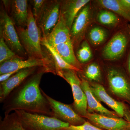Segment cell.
I'll use <instances>...</instances> for the list:
<instances>
[{"instance_id": "6da1fadb", "label": "cell", "mask_w": 130, "mask_h": 130, "mask_svg": "<svg viewBox=\"0 0 130 130\" xmlns=\"http://www.w3.org/2000/svg\"><path fill=\"white\" fill-rule=\"evenodd\" d=\"M48 72L41 68L14 89L3 103L5 115L12 111L21 110L52 117L50 105L40 86L43 74Z\"/></svg>"}, {"instance_id": "7a4b0ae2", "label": "cell", "mask_w": 130, "mask_h": 130, "mask_svg": "<svg viewBox=\"0 0 130 130\" xmlns=\"http://www.w3.org/2000/svg\"><path fill=\"white\" fill-rule=\"evenodd\" d=\"M20 41L29 58L45 59L41 46V31L29 7L27 25L25 28L15 26Z\"/></svg>"}, {"instance_id": "3957f363", "label": "cell", "mask_w": 130, "mask_h": 130, "mask_svg": "<svg viewBox=\"0 0 130 130\" xmlns=\"http://www.w3.org/2000/svg\"><path fill=\"white\" fill-rule=\"evenodd\" d=\"M14 113L19 121L26 130H64L70 124L54 117L21 110Z\"/></svg>"}, {"instance_id": "277c9868", "label": "cell", "mask_w": 130, "mask_h": 130, "mask_svg": "<svg viewBox=\"0 0 130 130\" xmlns=\"http://www.w3.org/2000/svg\"><path fill=\"white\" fill-rule=\"evenodd\" d=\"M107 78L112 94L130 105V79L120 68L111 67L107 70Z\"/></svg>"}, {"instance_id": "5b68a950", "label": "cell", "mask_w": 130, "mask_h": 130, "mask_svg": "<svg viewBox=\"0 0 130 130\" xmlns=\"http://www.w3.org/2000/svg\"><path fill=\"white\" fill-rule=\"evenodd\" d=\"M3 7L0 13V35L12 51L19 57L24 58L27 54L20 42L13 21L5 8Z\"/></svg>"}, {"instance_id": "8992f818", "label": "cell", "mask_w": 130, "mask_h": 130, "mask_svg": "<svg viewBox=\"0 0 130 130\" xmlns=\"http://www.w3.org/2000/svg\"><path fill=\"white\" fill-rule=\"evenodd\" d=\"M76 71L72 70H62L63 78L71 87L74 102L73 109L83 118H86L88 113L87 98L81 86V80Z\"/></svg>"}, {"instance_id": "52a82bcc", "label": "cell", "mask_w": 130, "mask_h": 130, "mask_svg": "<svg viewBox=\"0 0 130 130\" xmlns=\"http://www.w3.org/2000/svg\"><path fill=\"white\" fill-rule=\"evenodd\" d=\"M44 68L48 72L56 74L55 68L52 62L47 58L39 59L28 58L27 59L18 57L11 59L1 64L0 75L12 72L18 71L22 69L31 67Z\"/></svg>"}, {"instance_id": "ba28073f", "label": "cell", "mask_w": 130, "mask_h": 130, "mask_svg": "<svg viewBox=\"0 0 130 130\" xmlns=\"http://www.w3.org/2000/svg\"><path fill=\"white\" fill-rule=\"evenodd\" d=\"M130 43V33L124 30L119 31L114 35L104 47L103 57L106 60H119L125 54Z\"/></svg>"}, {"instance_id": "9c48e42d", "label": "cell", "mask_w": 130, "mask_h": 130, "mask_svg": "<svg viewBox=\"0 0 130 130\" xmlns=\"http://www.w3.org/2000/svg\"><path fill=\"white\" fill-rule=\"evenodd\" d=\"M41 90L50 105L52 117L72 125H81L86 121L84 118L75 111L71 106L54 100L47 95L41 89Z\"/></svg>"}, {"instance_id": "30bf717a", "label": "cell", "mask_w": 130, "mask_h": 130, "mask_svg": "<svg viewBox=\"0 0 130 130\" xmlns=\"http://www.w3.org/2000/svg\"><path fill=\"white\" fill-rule=\"evenodd\" d=\"M91 19V8L89 3L80 10L70 29L71 41L74 47H78L83 40Z\"/></svg>"}, {"instance_id": "8fae6325", "label": "cell", "mask_w": 130, "mask_h": 130, "mask_svg": "<svg viewBox=\"0 0 130 130\" xmlns=\"http://www.w3.org/2000/svg\"><path fill=\"white\" fill-rule=\"evenodd\" d=\"M61 1H47L37 24L46 37L58 23L60 15Z\"/></svg>"}, {"instance_id": "7c38bea8", "label": "cell", "mask_w": 130, "mask_h": 130, "mask_svg": "<svg viewBox=\"0 0 130 130\" xmlns=\"http://www.w3.org/2000/svg\"><path fill=\"white\" fill-rule=\"evenodd\" d=\"M86 118L98 128L104 130H130V123L123 118H115L95 113H89Z\"/></svg>"}, {"instance_id": "4fadbf2b", "label": "cell", "mask_w": 130, "mask_h": 130, "mask_svg": "<svg viewBox=\"0 0 130 130\" xmlns=\"http://www.w3.org/2000/svg\"><path fill=\"white\" fill-rule=\"evenodd\" d=\"M5 8L9 13V16L17 27L25 28L28 16V1L26 0L3 1Z\"/></svg>"}, {"instance_id": "5bb4252c", "label": "cell", "mask_w": 130, "mask_h": 130, "mask_svg": "<svg viewBox=\"0 0 130 130\" xmlns=\"http://www.w3.org/2000/svg\"><path fill=\"white\" fill-rule=\"evenodd\" d=\"M38 68L31 67L22 69L0 84V102L3 103L14 89L19 86L28 77L36 72Z\"/></svg>"}, {"instance_id": "9a60e30c", "label": "cell", "mask_w": 130, "mask_h": 130, "mask_svg": "<svg viewBox=\"0 0 130 130\" xmlns=\"http://www.w3.org/2000/svg\"><path fill=\"white\" fill-rule=\"evenodd\" d=\"M90 84L93 95L99 102H103L114 111L120 118L124 117L127 108L123 103L118 101L108 94L104 86L98 83Z\"/></svg>"}, {"instance_id": "2e32d148", "label": "cell", "mask_w": 130, "mask_h": 130, "mask_svg": "<svg viewBox=\"0 0 130 130\" xmlns=\"http://www.w3.org/2000/svg\"><path fill=\"white\" fill-rule=\"evenodd\" d=\"M81 86L85 93L87 98L88 111L89 113H95L112 118H119L115 112L111 111L105 107L93 95L89 81L81 77Z\"/></svg>"}, {"instance_id": "e0dca14e", "label": "cell", "mask_w": 130, "mask_h": 130, "mask_svg": "<svg viewBox=\"0 0 130 130\" xmlns=\"http://www.w3.org/2000/svg\"><path fill=\"white\" fill-rule=\"evenodd\" d=\"M43 38L51 46L71 41L70 29L60 12L59 18L55 27L46 37Z\"/></svg>"}, {"instance_id": "ac0fdd59", "label": "cell", "mask_w": 130, "mask_h": 130, "mask_svg": "<svg viewBox=\"0 0 130 130\" xmlns=\"http://www.w3.org/2000/svg\"><path fill=\"white\" fill-rule=\"evenodd\" d=\"M90 1L89 0H68L61 1L60 12L70 29L80 10Z\"/></svg>"}, {"instance_id": "d6986e66", "label": "cell", "mask_w": 130, "mask_h": 130, "mask_svg": "<svg viewBox=\"0 0 130 130\" xmlns=\"http://www.w3.org/2000/svg\"><path fill=\"white\" fill-rule=\"evenodd\" d=\"M53 47L68 64L83 71L82 66L78 60L74 51V46L71 41L61 43L53 46Z\"/></svg>"}, {"instance_id": "ffe728a7", "label": "cell", "mask_w": 130, "mask_h": 130, "mask_svg": "<svg viewBox=\"0 0 130 130\" xmlns=\"http://www.w3.org/2000/svg\"><path fill=\"white\" fill-rule=\"evenodd\" d=\"M41 44L46 48L52 56L56 74L63 77L62 70H73L79 72V70L65 61L54 48L48 43L44 38L42 37Z\"/></svg>"}, {"instance_id": "44dd1931", "label": "cell", "mask_w": 130, "mask_h": 130, "mask_svg": "<svg viewBox=\"0 0 130 130\" xmlns=\"http://www.w3.org/2000/svg\"><path fill=\"white\" fill-rule=\"evenodd\" d=\"M97 2L103 8L113 12L130 22V11L124 7L119 0H100Z\"/></svg>"}, {"instance_id": "7402d4cb", "label": "cell", "mask_w": 130, "mask_h": 130, "mask_svg": "<svg viewBox=\"0 0 130 130\" xmlns=\"http://www.w3.org/2000/svg\"><path fill=\"white\" fill-rule=\"evenodd\" d=\"M96 20L99 23L108 27L116 26L120 20L117 14L108 9H102L98 13Z\"/></svg>"}, {"instance_id": "603a6c76", "label": "cell", "mask_w": 130, "mask_h": 130, "mask_svg": "<svg viewBox=\"0 0 130 130\" xmlns=\"http://www.w3.org/2000/svg\"><path fill=\"white\" fill-rule=\"evenodd\" d=\"M108 36V32L105 28L100 26H95L90 30L88 37L93 46H100L105 42Z\"/></svg>"}, {"instance_id": "cb8c5ba5", "label": "cell", "mask_w": 130, "mask_h": 130, "mask_svg": "<svg viewBox=\"0 0 130 130\" xmlns=\"http://www.w3.org/2000/svg\"><path fill=\"white\" fill-rule=\"evenodd\" d=\"M0 130H26L17 118L14 112L5 115L0 120Z\"/></svg>"}, {"instance_id": "d4e9b609", "label": "cell", "mask_w": 130, "mask_h": 130, "mask_svg": "<svg viewBox=\"0 0 130 130\" xmlns=\"http://www.w3.org/2000/svg\"><path fill=\"white\" fill-rule=\"evenodd\" d=\"M85 79L88 81L97 83L101 81L102 75L99 65L96 63H90L83 70Z\"/></svg>"}, {"instance_id": "484cf974", "label": "cell", "mask_w": 130, "mask_h": 130, "mask_svg": "<svg viewBox=\"0 0 130 130\" xmlns=\"http://www.w3.org/2000/svg\"><path fill=\"white\" fill-rule=\"evenodd\" d=\"M76 56L81 64H86L92 59L93 53L90 46L86 40L81 42L78 47Z\"/></svg>"}, {"instance_id": "4316f807", "label": "cell", "mask_w": 130, "mask_h": 130, "mask_svg": "<svg viewBox=\"0 0 130 130\" xmlns=\"http://www.w3.org/2000/svg\"><path fill=\"white\" fill-rule=\"evenodd\" d=\"M19 57L11 49L0 35V64L11 59Z\"/></svg>"}, {"instance_id": "83f0119b", "label": "cell", "mask_w": 130, "mask_h": 130, "mask_svg": "<svg viewBox=\"0 0 130 130\" xmlns=\"http://www.w3.org/2000/svg\"><path fill=\"white\" fill-rule=\"evenodd\" d=\"M47 1L44 0H34L32 1L33 8L32 14L35 18L37 24L38 23L44 6Z\"/></svg>"}, {"instance_id": "f1b7e54d", "label": "cell", "mask_w": 130, "mask_h": 130, "mask_svg": "<svg viewBox=\"0 0 130 130\" xmlns=\"http://www.w3.org/2000/svg\"><path fill=\"white\" fill-rule=\"evenodd\" d=\"M66 130H104L98 128L89 121H85L81 125L74 126L70 125Z\"/></svg>"}, {"instance_id": "f546056e", "label": "cell", "mask_w": 130, "mask_h": 130, "mask_svg": "<svg viewBox=\"0 0 130 130\" xmlns=\"http://www.w3.org/2000/svg\"><path fill=\"white\" fill-rule=\"evenodd\" d=\"M18 71L12 72L8 73H5V74L1 75L0 76V82L1 83L6 81L8 79H9L10 77L18 72Z\"/></svg>"}, {"instance_id": "4dcf8cb0", "label": "cell", "mask_w": 130, "mask_h": 130, "mask_svg": "<svg viewBox=\"0 0 130 130\" xmlns=\"http://www.w3.org/2000/svg\"><path fill=\"white\" fill-rule=\"evenodd\" d=\"M126 67L127 74L130 79V47L126 56Z\"/></svg>"}, {"instance_id": "1f68e13d", "label": "cell", "mask_w": 130, "mask_h": 130, "mask_svg": "<svg viewBox=\"0 0 130 130\" xmlns=\"http://www.w3.org/2000/svg\"><path fill=\"white\" fill-rule=\"evenodd\" d=\"M124 7L130 11V0H119Z\"/></svg>"}, {"instance_id": "d6a6232c", "label": "cell", "mask_w": 130, "mask_h": 130, "mask_svg": "<svg viewBox=\"0 0 130 130\" xmlns=\"http://www.w3.org/2000/svg\"><path fill=\"white\" fill-rule=\"evenodd\" d=\"M124 118L125 120L129 121L130 123V112L129 110H128V109L125 112Z\"/></svg>"}, {"instance_id": "836d02e7", "label": "cell", "mask_w": 130, "mask_h": 130, "mask_svg": "<svg viewBox=\"0 0 130 130\" xmlns=\"http://www.w3.org/2000/svg\"><path fill=\"white\" fill-rule=\"evenodd\" d=\"M128 29H129V31L130 33V25H128Z\"/></svg>"}, {"instance_id": "e575fe53", "label": "cell", "mask_w": 130, "mask_h": 130, "mask_svg": "<svg viewBox=\"0 0 130 130\" xmlns=\"http://www.w3.org/2000/svg\"><path fill=\"white\" fill-rule=\"evenodd\" d=\"M64 130H66V129H64Z\"/></svg>"}]
</instances>
